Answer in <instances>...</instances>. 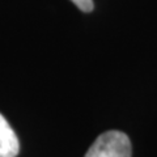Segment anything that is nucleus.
Masks as SVG:
<instances>
[{
	"label": "nucleus",
	"instance_id": "nucleus-1",
	"mask_svg": "<svg viewBox=\"0 0 157 157\" xmlns=\"http://www.w3.org/2000/svg\"><path fill=\"white\" fill-rule=\"evenodd\" d=\"M131 141L124 132L110 130L94 140L84 157H131Z\"/></svg>",
	"mask_w": 157,
	"mask_h": 157
},
{
	"label": "nucleus",
	"instance_id": "nucleus-2",
	"mask_svg": "<svg viewBox=\"0 0 157 157\" xmlns=\"http://www.w3.org/2000/svg\"><path fill=\"white\" fill-rule=\"evenodd\" d=\"M18 151L20 143L16 132L0 114V157H16Z\"/></svg>",
	"mask_w": 157,
	"mask_h": 157
},
{
	"label": "nucleus",
	"instance_id": "nucleus-3",
	"mask_svg": "<svg viewBox=\"0 0 157 157\" xmlns=\"http://www.w3.org/2000/svg\"><path fill=\"white\" fill-rule=\"evenodd\" d=\"M71 2L82 12H90L94 7L93 0H71Z\"/></svg>",
	"mask_w": 157,
	"mask_h": 157
}]
</instances>
